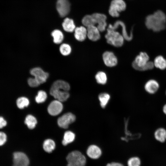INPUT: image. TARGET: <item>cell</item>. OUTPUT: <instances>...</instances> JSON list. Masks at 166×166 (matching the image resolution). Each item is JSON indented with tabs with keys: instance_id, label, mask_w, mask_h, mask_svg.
<instances>
[{
	"instance_id": "10",
	"label": "cell",
	"mask_w": 166,
	"mask_h": 166,
	"mask_svg": "<svg viewBox=\"0 0 166 166\" xmlns=\"http://www.w3.org/2000/svg\"><path fill=\"white\" fill-rule=\"evenodd\" d=\"M76 120V117L74 115L71 113H66L57 120V124L60 127L67 128L70 124Z\"/></svg>"
},
{
	"instance_id": "15",
	"label": "cell",
	"mask_w": 166,
	"mask_h": 166,
	"mask_svg": "<svg viewBox=\"0 0 166 166\" xmlns=\"http://www.w3.org/2000/svg\"><path fill=\"white\" fill-rule=\"evenodd\" d=\"M63 108L61 102L56 100L50 103L48 107V112L52 116H56L61 112Z\"/></svg>"
},
{
	"instance_id": "2",
	"label": "cell",
	"mask_w": 166,
	"mask_h": 166,
	"mask_svg": "<svg viewBox=\"0 0 166 166\" xmlns=\"http://www.w3.org/2000/svg\"><path fill=\"white\" fill-rule=\"evenodd\" d=\"M70 85L67 82L62 80H57L52 85L50 93L56 100L62 102L65 101L69 96L68 91Z\"/></svg>"
},
{
	"instance_id": "19",
	"label": "cell",
	"mask_w": 166,
	"mask_h": 166,
	"mask_svg": "<svg viewBox=\"0 0 166 166\" xmlns=\"http://www.w3.org/2000/svg\"><path fill=\"white\" fill-rule=\"evenodd\" d=\"M62 26L64 30L68 32H73L76 28L73 20L68 18H66L64 19Z\"/></svg>"
},
{
	"instance_id": "24",
	"label": "cell",
	"mask_w": 166,
	"mask_h": 166,
	"mask_svg": "<svg viewBox=\"0 0 166 166\" xmlns=\"http://www.w3.org/2000/svg\"><path fill=\"white\" fill-rule=\"evenodd\" d=\"M55 144L53 140L47 139L45 140L43 144V148L46 152L50 153L55 149Z\"/></svg>"
},
{
	"instance_id": "18",
	"label": "cell",
	"mask_w": 166,
	"mask_h": 166,
	"mask_svg": "<svg viewBox=\"0 0 166 166\" xmlns=\"http://www.w3.org/2000/svg\"><path fill=\"white\" fill-rule=\"evenodd\" d=\"M159 85L158 82L153 79L148 81L145 85L144 89L146 91L150 94H154L158 90Z\"/></svg>"
},
{
	"instance_id": "23",
	"label": "cell",
	"mask_w": 166,
	"mask_h": 166,
	"mask_svg": "<svg viewBox=\"0 0 166 166\" xmlns=\"http://www.w3.org/2000/svg\"><path fill=\"white\" fill-rule=\"evenodd\" d=\"M75 135L70 131L66 132L64 134L63 139L62 141V144L65 146L72 143L74 140Z\"/></svg>"
},
{
	"instance_id": "5",
	"label": "cell",
	"mask_w": 166,
	"mask_h": 166,
	"mask_svg": "<svg viewBox=\"0 0 166 166\" xmlns=\"http://www.w3.org/2000/svg\"><path fill=\"white\" fill-rule=\"evenodd\" d=\"M107 42L114 46L120 47L123 44L124 39L122 34L116 30L107 28L105 35Z\"/></svg>"
},
{
	"instance_id": "3",
	"label": "cell",
	"mask_w": 166,
	"mask_h": 166,
	"mask_svg": "<svg viewBox=\"0 0 166 166\" xmlns=\"http://www.w3.org/2000/svg\"><path fill=\"white\" fill-rule=\"evenodd\" d=\"M149 57L145 52H141L137 56L132 63L133 68L138 71H144L152 69L154 63L149 61Z\"/></svg>"
},
{
	"instance_id": "22",
	"label": "cell",
	"mask_w": 166,
	"mask_h": 166,
	"mask_svg": "<svg viewBox=\"0 0 166 166\" xmlns=\"http://www.w3.org/2000/svg\"><path fill=\"white\" fill-rule=\"evenodd\" d=\"M53 38V42L55 44H58L62 42L64 39V35L62 32L59 30H55L51 34Z\"/></svg>"
},
{
	"instance_id": "35",
	"label": "cell",
	"mask_w": 166,
	"mask_h": 166,
	"mask_svg": "<svg viewBox=\"0 0 166 166\" xmlns=\"http://www.w3.org/2000/svg\"><path fill=\"white\" fill-rule=\"evenodd\" d=\"M7 122L3 117L0 116V129L6 126Z\"/></svg>"
},
{
	"instance_id": "27",
	"label": "cell",
	"mask_w": 166,
	"mask_h": 166,
	"mask_svg": "<svg viewBox=\"0 0 166 166\" xmlns=\"http://www.w3.org/2000/svg\"><path fill=\"white\" fill-rule=\"evenodd\" d=\"M110 98V95L107 93H102L99 95L98 99L102 108H104L105 107Z\"/></svg>"
},
{
	"instance_id": "36",
	"label": "cell",
	"mask_w": 166,
	"mask_h": 166,
	"mask_svg": "<svg viewBox=\"0 0 166 166\" xmlns=\"http://www.w3.org/2000/svg\"><path fill=\"white\" fill-rule=\"evenodd\" d=\"M112 166H125L123 163L116 161L111 162Z\"/></svg>"
},
{
	"instance_id": "12",
	"label": "cell",
	"mask_w": 166,
	"mask_h": 166,
	"mask_svg": "<svg viewBox=\"0 0 166 166\" xmlns=\"http://www.w3.org/2000/svg\"><path fill=\"white\" fill-rule=\"evenodd\" d=\"M57 10L62 17L66 16L70 10V4L68 0H57L56 4Z\"/></svg>"
},
{
	"instance_id": "21",
	"label": "cell",
	"mask_w": 166,
	"mask_h": 166,
	"mask_svg": "<svg viewBox=\"0 0 166 166\" xmlns=\"http://www.w3.org/2000/svg\"><path fill=\"white\" fill-rule=\"evenodd\" d=\"M153 63L154 66L161 70L166 68V60L162 56L156 57Z\"/></svg>"
},
{
	"instance_id": "38",
	"label": "cell",
	"mask_w": 166,
	"mask_h": 166,
	"mask_svg": "<svg viewBox=\"0 0 166 166\" xmlns=\"http://www.w3.org/2000/svg\"><path fill=\"white\" fill-rule=\"evenodd\" d=\"M105 166H112V165L111 162H109L107 163Z\"/></svg>"
},
{
	"instance_id": "6",
	"label": "cell",
	"mask_w": 166,
	"mask_h": 166,
	"mask_svg": "<svg viewBox=\"0 0 166 166\" xmlns=\"http://www.w3.org/2000/svg\"><path fill=\"white\" fill-rule=\"evenodd\" d=\"M126 8V4L123 0H113L110 3L109 12L113 17H117L119 16V12L124 11Z\"/></svg>"
},
{
	"instance_id": "13",
	"label": "cell",
	"mask_w": 166,
	"mask_h": 166,
	"mask_svg": "<svg viewBox=\"0 0 166 166\" xmlns=\"http://www.w3.org/2000/svg\"><path fill=\"white\" fill-rule=\"evenodd\" d=\"M92 15L96 24H98L97 27L100 31H105L107 26L106 16L104 14L99 13H94Z\"/></svg>"
},
{
	"instance_id": "34",
	"label": "cell",
	"mask_w": 166,
	"mask_h": 166,
	"mask_svg": "<svg viewBox=\"0 0 166 166\" xmlns=\"http://www.w3.org/2000/svg\"><path fill=\"white\" fill-rule=\"evenodd\" d=\"M7 140V136L4 132H0V146L3 145Z\"/></svg>"
},
{
	"instance_id": "20",
	"label": "cell",
	"mask_w": 166,
	"mask_h": 166,
	"mask_svg": "<svg viewBox=\"0 0 166 166\" xmlns=\"http://www.w3.org/2000/svg\"><path fill=\"white\" fill-rule=\"evenodd\" d=\"M154 135L156 139L160 142H164L166 140V130L163 128L156 129Z\"/></svg>"
},
{
	"instance_id": "37",
	"label": "cell",
	"mask_w": 166,
	"mask_h": 166,
	"mask_svg": "<svg viewBox=\"0 0 166 166\" xmlns=\"http://www.w3.org/2000/svg\"><path fill=\"white\" fill-rule=\"evenodd\" d=\"M163 111L164 113L166 115V104L164 106L163 108Z\"/></svg>"
},
{
	"instance_id": "8",
	"label": "cell",
	"mask_w": 166,
	"mask_h": 166,
	"mask_svg": "<svg viewBox=\"0 0 166 166\" xmlns=\"http://www.w3.org/2000/svg\"><path fill=\"white\" fill-rule=\"evenodd\" d=\"M29 164V159L24 153L19 152L14 153L12 166H28Z\"/></svg>"
},
{
	"instance_id": "31",
	"label": "cell",
	"mask_w": 166,
	"mask_h": 166,
	"mask_svg": "<svg viewBox=\"0 0 166 166\" xmlns=\"http://www.w3.org/2000/svg\"><path fill=\"white\" fill-rule=\"evenodd\" d=\"M70 46L66 43H63L61 45L59 50L61 54L63 56H66L69 55L71 52Z\"/></svg>"
},
{
	"instance_id": "7",
	"label": "cell",
	"mask_w": 166,
	"mask_h": 166,
	"mask_svg": "<svg viewBox=\"0 0 166 166\" xmlns=\"http://www.w3.org/2000/svg\"><path fill=\"white\" fill-rule=\"evenodd\" d=\"M30 74L40 84L45 82L49 77V73L40 67H35L31 69Z\"/></svg>"
},
{
	"instance_id": "16",
	"label": "cell",
	"mask_w": 166,
	"mask_h": 166,
	"mask_svg": "<svg viewBox=\"0 0 166 166\" xmlns=\"http://www.w3.org/2000/svg\"><path fill=\"white\" fill-rule=\"evenodd\" d=\"M87 36L88 38L93 41H96L101 37L100 31L95 25L91 26L87 28Z\"/></svg>"
},
{
	"instance_id": "30",
	"label": "cell",
	"mask_w": 166,
	"mask_h": 166,
	"mask_svg": "<svg viewBox=\"0 0 166 166\" xmlns=\"http://www.w3.org/2000/svg\"><path fill=\"white\" fill-rule=\"evenodd\" d=\"M29 104V101L28 99L25 97L18 98L16 101L17 107L20 109H22L27 107Z\"/></svg>"
},
{
	"instance_id": "11",
	"label": "cell",
	"mask_w": 166,
	"mask_h": 166,
	"mask_svg": "<svg viewBox=\"0 0 166 166\" xmlns=\"http://www.w3.org/2000/svg\"><path fill=\"white\" fill-rule=\"evenodd\" d=\"M119 26H121L122 28V35L124 39L127 41L131 40L133 38L132 29L131 30L130 34L129 35L126 31L125 25L122 21L117 20L115 22L113 25L109 24L108 28L116 30Z\"/></svg>"
},
{
	"instance_id": "29",
	"label": "cell",
	"mask_w": 166,
	"mask_h": 166,
	"mask_svg": "<svg viewBox=\"0 0 166 166\" xmlns=\"http://www.w3.org/2000/svg\"><path fill=\"white\" fill-rule=\"evenodd\" d=\"M141 161L140 158L136 156L129 157L127 160L126 166H140Z\"/></svg>"
},
{
	"instance_id": "9",
	"label": "cell",
	"mask_w": 166,
	"mask_h": 166,
	"mask_svg": "<svg viewBox=\"0 0 166 166\" xmlns=\"http://www.w3.org/2000/svg\"><path fill=\"white\" fill-rule=\"evenodd\" d=\"M87 157L92 160H97L101 156L103 152L101 148L95 144H91L87 148L86 151Z\"/></svg>"
},
{
	"instance_id": "33",
	"label": "cell",
	"mask_w": 166,
	"mask_h": 166,
	"mask_svg": "<svg viewBox=\"0 0 166 166\" xmlns=\"http://www.w3.org/2000/svg\"><path fill=\"white\" fill-rule=\"evenodd\" d=\"M28 83L29 85L32 87H37L40 85L34 78L32 77L28 79Z\"/></svg>"
},
{
	"instance_id": "25",
	"label": "cell",
	"mask_w": 166,
	"mask_h": 166,
	"mask_svg": "<svg viewBox=\"0 0 166 166\" xmlns=\"http://www.w3.org/2000/svg\"><path fill=\"white\" fill-rule=\"evenodd\" d=\"M25 123L28 127L30 129L34 128L37 123L36 118L31 115H28L26 117Z\"/></svg>"
},
{
	"instance_id": "39",
	"label": "cell",
	"mask_w": 166,
	"mask_h": 166,
	"mask_svg": "<svg viewBox=\"0 0 166 166\" xmlns=\"http://www.w3.org/2000/svg\"></svg>"
},
{
	"instance_id": "28",
	"label": "cell",
	"mask_w": 166,
	"mask_h": 166,
	"mask_svg": "<svg viewBox=\"0 0 166 166\" xmlns=\"http://www.w3.org/2000/svg\"><path fill=\"white\" fill-rule=\"evenodd\" d=\"M82 23L84 26L87 27L96 24L92 15L85 16L82 20Z\"/></svg>"
},
{
	"instance_id": "26",
	"label": "cell",
	"mask_w": 166,
	"mask_h": 166,
	"mask_svg": "<svg viewBox=\"0 0 166 166\" xmlns=\"http://www.w3.org/2000/svg\"><path fill=\"white\" fill-rule=\"evenodd\" d=\"M97 82L100 84L104 85L107 81V77L106 74L103 71L98 72L95 76Z\"/></svg>"
},
{
	"instance_id": "4",
	"label": "cell",
	"mask_w": 166,
	"mask_h": 166,
	"mask_svg": "<svg viewBox=\"0 0 166 166\" xmlns=\"http://www.w3.org/2000/svg\"><path fill=\"white\" fill-rule=\"evenodd\" d=\"M67 166H85L87 157L82 152L75 150L69 153L66 157Z\"/></svg>"
},
{
	"instance_id": "32",
	"label": "cell",
	"mask_w": 166,
	"mask_h": 166,
	"mask_svg": "<svg viewBox=\"0 0 166 166\" xmlns=\"http://www.w3.org/2000/svg\"><path fill=\"white\" fill-rule=\"evenodd\" d=\"M47 97L46 93L43 90H40L38 93L37 95L35 97V101L38 103H42L44 102Z\"/></svg>"
},
{
	"instance_id": "1",
	"label": "cell",
	"mask_w": 166,
	"mask_h": 166,
	"mask_svg": "<svg viewBox=\"0 0 166 166\" xmlns=\"http://www.w3.org/2000/svg\"><path fill=\"white\" fill-rule=\"evenodd\" d=\"M144 24L148 30L154 32L164 30L166 29V14L162 10H157L145 17Z\"/></svg>"
},
{
	"instance_id": "14",
	"label": "cell",
	"mask_w": 166,
	"mask_h": 166,
	"mask_svg": "<svg viewBox=\"0 0 166 166\" xmlns=\"http://www.w3.org/2000/svg\"><path fill=\"white\" fill-rule=\"evenodd\" d=\"M102 58L104 64L107 66L114 67L117 64V58L112 52L106 51L104 52L102 55Z\"/></svg>"
},
{
	"instance_id": "17",
	"label": "cell",
	"mask_w": 166,
	"mask_h": 166,
	"mask_svg": "<svg viewBox=\"0 0 166 166\" xmlns=\"http://www.w3.org/2000/svg\"><path fill=\"white\" fill-rule=\"evenodd\" d=\"M74 36L75 39L80 42L84 41L87 36V29L83 26L76 28Z\"/></svg>"
}]
</instances>
